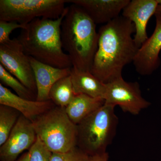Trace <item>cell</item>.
Instances as JSON below:
<instances>
[{"label":"cell","instance_id":"20","mask_svg":"<svg viewBox=\"0 0 161 161\" xmlns=\"http://www.w3.org/2000/svg\"><path fill=\"white\" fill-rule=\"evenodd\" d=\"M89 156L78 147L64 153H52L51 161H88Z\"/></svg>","mask_w":161,"mask_h":161},{"label":"cell","instance_id":"14","mask_svg":"<svg viewBox=\"0 0 161 161\" xmlns=\"http://www.w3.org/2000/svg\"><path fill=\"white\" fill-rule=\"evenodd\" d=\"M30 57L37 88L36 101L50 100L51 88L57 81L70 75L71 69H59L45 64Z\"/></svg>","mask_w":161,"mask_h":161},{"label":"cell","instance_id":"9","mask_svg":"<svg viewBox=\"0 0 161 161\" xmlns=\"http://www.w3.org/2000/svg\"><path fill=\"white\" fill-rule=\"evenodd\" d=\"M37 138L32 122L20 115L6 142L0 147V161H16L21 153L30 150Z\"/></svg>","mask_w":161,"mask_h":161},{"label":"cell","instance_id":"7","mask_svg":"<svg viewBox=\"0 0 161 161\" xmlns=\"http://www.w3.org/2000/svg\"><path fill=\"white\" fill-rule=\"evenodd\" d=\"M105 103L118 106L124 112L137 115L150 106V103L143 97L137 82H128L123 77L106 84Z\"/></svg>","mask_w":161,"mask_h":161},{"label":"cell","instance_id":"11","mask_svg":"<svg viewBox=\"0 0 161 161\" xmlns=\"http://www.w3.org/2000/svg\"><path fill=\"white\" fill-rule=\"evenodd\" d=\"M161 0H132L125 7L121 15L130 20L135 28L133 39L139 48L148 38L147 26L150 18L155 15Z\"/></svg>","mask_w":161,"mask_h":161},{"label":"cell","instance_id":"12","mask_svg":"<svg viewBox=\"0 0 161 161\" xmlns=\"http://www.w3.org/2000/svg\"><path fill=\"white\" fill-rule=\"evenodd\" d=\"M130 0H66L80 7L95 24L109 23L120 16Z\"/></svg>","mask_w":161,"mask_h":161},{"label":"cell","instance_id":"10","mask_svg":"<svg viewBox=\"0 0 161 161\" xmlns=\"http://www.w3.org/2000/svg\"><path fill=\"white\" fill-rule=\"evenodd\" d=\"M155 29L151 36L139 48L133 61L136 70L142 76L153 74L160 65L161 13L156 12Z\"/></svg>","mask_w":161,"mask_h":161},{"label":"cell","instance_id":"19","mask_svg":"<svg viewBox=\"0 0 161 161\" xmlns=\"http://www.w3.org/2000/svg\"><path fill=\"white\" fill-rule=\"evenodd\" d=\"M0 80L1 84L4 86L12 89L20 97L31 100H36V95L26 88L17 78L7 71L0 64Z\"/></svg>","mask_w":161,"mask_h":161},{"label":"cell","instance_id":"13","mask_svg":"<svg viewBox=\"0 0 161 161\" xmlns=\"http://www.w3.org/2000/svg\"><path fill=\"white\" fill-rule=\"evenodd\" d=\"M0 104L11 107L31 121L55 106L51 100L40 102L22 98L1 83Z\"/></svg>","mask_w":161,"mask_h":161},{"label":"cell","instance_id":"23","mask_svg":"<svg viewBox=\"0 0 161 161\" xmlns=\"http://www.w3.org/2000/svg\"><path fill=\"white\" fill-rule=\"evenodd\" d=\"M108 153L106 152L100 154L89 156L88 161H108Z\"/></svg>","mask_w":161,"mask_h":161},{"label":"cell","instance_id":"6","mask_svg":"<svg viewBox=\"0 0 161 161\" xmlns=\"http://www.w3.org/2000/svg\"><path fill=\"white\" fill-rule=\"evenodd\" d=\"M66 0H1L0 20L27 25L37 18L55 19L65 10Z\"/></svg>","mask_w":161,"mask_h":161},{"label":"cell","instance_id":"2","mask_svg":"<svg viewBox=\"0 0 161 161\" xmlns=\"http://www.w3.org/2000/svg\"><path fill=\"white\" fill-rule=\"evenodd\" d=\"M67 9L66 7L58 19L37 18L22 29L16 38L27 56L58 68H71V62L64 52L61 40V24Z\"/></svg>","mask_w":161,"mask_h":161},{"label":"cell","instance_id":"25","mask_svg":"<svg viewBox=\"0 0 161 161\" xmlns=\"http://www.w3.org/2000/svg\"><path fill=\"white\" fill-rule=\"evenodd\" d=\"M156 12L161 13V5H159L157 9Z\"/></svg>","mask_w":161,"mask_h":161},{"label":"cell","instance_id":"5","mask_svg":"<svg viewBox=\"0 0 161 161\" xmlns=\"http://www.w3.org/2000/svg\"><path fill=\"white\" fill-rule=\"evenodd\" d=\"M32 122L37 136L52 153L67 152L77 147V125L65 108L53 107Z\"/></svg>","mask_w":161,"mask_h":161},{"label":"cell","instance_id":"21","mask_svg":"<svg viewBox=\"0 0 161 161\" xmlns=\"http://www.w3.org/2000/svg\"><path fill=\"white\" fill-rule=\"evenodd\" d=\"M28 152L30 154V161H51L52 153L48 150L38 136Z\"/></svg>","mask_w":161,"mask_h":161},{"label":"cell","instance_id":"8","mask_svg":"<svg viewBox=\"0 0 161 161\" xmlns=\"http://www.w3.org/2000/svg\"><path fill=\"white\" fill-rule=\"evenodd\" d=\"M0 64L37 96V88L30 57L16 38L0 44Z\"/></svg>","mask_w":161,"mask_h":161},{"label":"cell","instance_id":"1","mask_svg":"<svg viewBox=\"0 0 161 161\" xmlns=\"http://www.w3.org/2000/svg\"><path fill=\"white\" fill-rule=\"evenodd\" d=\"M135 32L133 23L122 15L101 26L92 74L105 84L122 77L124 67L133 63L139 49L132 36Z\"/></svg>","mask_w":161,"mask_h":161},{"label":"cell","instance_id":"17","mask_svg":"<svg viewBox=\"0 0 161 161\" xmlns=\"http://www.w3.org/2000/svg\"><path fill=\"white\" fill-rule=\"evenodd\" d=\"M70 75L57 81L49 92L50 100L56 106L65 108L75 96Z\"/></svg>","mask_w":161,"mask_h":161},{"label":"cell","instance_id":"15","mask_svg":"<svg viewBox=\"0 0 161 161\" xmlns=\"http://www.w3.org/2000/svg\"><path fill=\"white\" fill-rule=\"evenodd\" d=\"M73 89L75 95L84 94L94 98L103 99L106 84L102 82L90 71L71 69Z\"/></svg>","mask_w":161,"mask_h":161},{"label":"cell","instance_id":"3","mask_svg":"<svg viewBox=\"0 0 161 161\" xmlns=\"http://www.w3.org/2000/svg\"><path fill=\"white\" fill-rule=\"evenodd\" d=\"M67 7L61 26L62 47L73 67L91 72L98 48L96 25L79 6L71 4Z\"/></svg>","mask_w":161,"mask_h":161},{"label":"cell","instance_id":"4","mask_svg":"<svg viewBox=\"0 0 161 161\" xmlns=\"http://www.w3.org/2000/svg\"><path fill=\"white\" fill-rule=\"evenodd\" d=\"M115 107L104 104L77 125V147L89 156L106 152L117 131Z\"/></svg>","mask_w":161,"mask_h":161},{"label":"cell","instance_id":"22","mask_svg":"<svg viewBox=\"0 0 161 161\" xmlns=\"http://www.w3.org/2000/svg\"><path fill=\"white\" fill-rule=\"evenodd\" d=\"M26 25L15 22L0 20V44H5L10 41L9 36L15 30L25 29Z\"/></svg>","mask_w":161,"mask_h":161},{"label":"cell","instance_id":"16","mask_svg":"<svg viewBox=\"0 0 161 161\" xmlns=\"http://www.w3.org/2000/svg\"><path fill=\"white\" fill-rule=\"evenodd\" d=\"M104 103V100L102 98L79 94L75 95L70 103L65 108V110L70 120L77 125Z\"/></svg>","mask_w":161,"mask_h":161},{"label":"cell","instance_id":"24","mask_svg":"<svg viewBox=\"0 0 161 161\" xmlns=\"http://www.w3.org/2000/svg\"><path fill=\"white\" fill-rule=\"evenodd\" d=\"M16 161H30L29 152L24 153Z\"/></svg>","mask_w":161,"mask_h":161},{"label":"cell","instance_id":"18","mask_svg":"<svg viewBox=\"0 0 161 161\" xmlns=\"http://www.w3.org/2000/svg\"><path fill=\"white\" fill-rule=\"evenodd\" d=\"M20 115L11 107L0 104V147L6 142Z\"/></svg>","mask_w":161,"mask_h":161}]
</instances>
